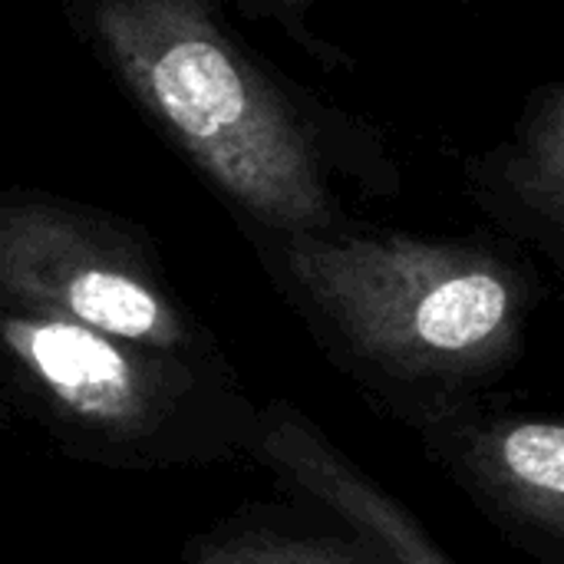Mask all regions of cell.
Wrapping results in <instances>:
<instances>
[{
    "mask_svg": "<svg viewBox=\"0 0 564 564\" xmlns=\"http://www.w3.org/2000/svg\"><path fill=\"white\" fill-rule=\"evenodd\" d=\"M288 274L327 344L387 383L456 393L522 354L525 294L492 254L413 238L297 235Z\"/></svg>",
    "mask_w": 564,
    "mask_h": 564,
    "instance_id": "cell-1",
    "label": "cell"
},
{
    "mask_svg": "<svg viewBox=\"0 0 564 564\" xmlns=\"http://www.w3.org/2000/svg\"><path fill=\"white\" fill-rule=\"evenodd\" d=\"M0 364L63 449L116 469L225 463L248 453L258 423L218 354L159 350L0 307Z\"/></svg>",
    "mask_w": 564,
    "mask_h": 564,
    "instance_id": "cell-2",
    "label": "cell"
},
{
    "mask_svg": "<svg viewBox=\"0 0 564 564\" xmlns=\"http://www.w3.org/2000/svg\"><path fill=\"white\" fill-rule=\"evenodd\" d=\"M99 26L142 99L238 202L294 235L327 225L307 145L202 0H99Z\"/></svg>",
    "mask_w": 564,
    "mask_h": 564,
    "instance_id": "cell-3",
    "label": "cell"
},
{
    "mask_svg": "<svg viewBox=\"0 0 564 564\" xmlns=\"http://www.w3.org/2000/svg\"><path fill=\"white\" fill-rule=\"evenodd\" d=\"M0 307L159 350L215 354L139 254L46 205L0 208Z\"/></svg>",
    "mask_w": 564,
    "mask_h": 564,
    "instance_id": "cell-4",
    "label": "cell"
},
{
    "mask_svg": "<svg viewBox=\"0 0 564 564\" xmlns=\"http://www.w3.org/2000/svg\"><path fill=\"white\" fill-rule=\"evenodd\" d=\"M430 449L473 502L532 555L562 562L564 426L545 416L463 420L443 410L420 423Z\"/></svg>",
    "mask_w": 564,
    "mask_h": 564,
    "instance_id": "cell-5",
    "label": "cell"
},
{
    "mask_svg": "<svg viewBox=\"0 0 564 564\" xmlns=\"http://www.w3.org/2000/svg\"><path fill=\"white\" fill-rule=\"evenodd\" d=\"M248 456L271 469L291 492L307 496L317 509L377 545L393 564H453L400 499L291 403L258 410Z\"/></svg>",
    "mask_w": 564,
    "mask_h": 564,
    "instance_id": "cell-6",
    "label": "cell"
},
{
    "mask_svg": "<svg viewBox=\"0 0 564 564\" xmlns=\"http://www.w3.org/2000/svg\"><path fill=\"white\" fill-rule=\"evenodd\" d=\"M188 564H393L377 545L350 535H314L274 522H235L202 535Z\"/></svg>",
    "mask_w": 564,
    "mask_h": 564,
    "instance_id": "cell-7",
    "label": "cell"
}]
</instances>
